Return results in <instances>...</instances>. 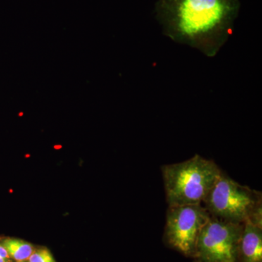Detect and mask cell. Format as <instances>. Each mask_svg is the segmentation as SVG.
<instances>
[{"label": "cell", "mask_w": 262, "mask_h": 262, "mask_svg": "<svg viewBox=\"0 0 262 262\" xmlns=\"http://www.w3.org/2000/svg\"><path fill=\"white\" fill-rule=\"evenodd\" d=\"M239 0H157L155 18L164 35L213 58L233 32Z\"/></svg>", "instance_id": "obj_1"}, {"label": "cell", "mask_w": 262, "mask_h": 262, "mask_svg": "<svg viewBox=\"0 0 262 262\" xmlns=\"http://www.w3.org/2000/svg\"><path fill=\"white\" fill-rule=\"evenodd\" d=\"M0 262H7V260L4 259V258H2L1 256H0Z\"/></svg>", "instance_id": "obj_10"}, {"label": "cell", "mask_w": 262, "mask_h": 262, "mask_svg": "<svg viewBox=\"0 0 262 262\" xmlns=\"http://www.w3.org/2000/svg\"><path fill=\"white\" fill-rule=\"evenodd\" d=\"M194 262H202V261H198V260L194 259Z\"/></svg>", "instance_id": "obj_11"}, {"label": "cell", "mask_w": 262, "mask_h": 262, "mask_svg": "<svg viewBox=\"0 0 262 262\" xmlns=\"http://www.w3.org/2000/svg\"><path fill=\"white\" fill-rule=\"evenodd\" d=\"M22 262H24V261H22Z\"/></svg>", "instance_id": "obj_12"}, {"label": "cell", "mask_w": 262, "mask_h": 262, "mask_svg": "<svg viewBox=\"0 0 262 262\" xmlns=\"http://www.w3.org/2000/svg\"><path fill=\"white\" fill-rule=\"evenodd\" d=\"M203 205L211 216L234 223L249 221L262 227L261 192L239 184L223 172Z\"/></svg>", "instance_id": "obj_3"}, {"label": "cell", "mask_w": 262, "mask_h": 262, "mask_svg": "<svg viewBox=\"0 0 262 262\" xmlns=\"http://www.w3.org/2000/svg\"><path fill=\"white\" fill-rule=\"evenodd\" d=\"M2 245L7 250L9 256L18 262L24 261L28 259L33 253L32 245L22 241V239H5L3 241Z\"/></svg>", "instance_id": "obj_7"}, {"label": "cell", "mask_w": 262, "mask_h": 262, "mask_svg": "<svg viewBox=\"0 0 262 262\" xmlns=\"http://www.w3.org/2000/svg\"><path fill=\"white\" fill-rule=\"evenodd\" d=\"M237 262H262V227L246 221L239 239Z\"/></svg>", "instance_id": "obj_6"}, {"label": "cell", "mask_w": 262, "mask_h": 262, "mask_svg": "<svg viewBox=\"0 0 262 262\" xmlns=\"http://www.w3.org/2000/svg\"><path fill=\"white\" fill-rule=\"evenodd\" d=\"M29 262H56L51 252L46 249H41L32 253Z\"/></svg>", "instance_id": "obj_8"}, {"label": "cell", "mask_w": 262, "mask_h": 262, "mask_svg": "<svg viewBox=\"0 0 262 262\" xmlns=\"http://www.w3.org/2000/svg\"><path fill=\"white\" fill-rule=\"evenodd\" d=\"M168 206L203 204L222 170L213 160L199 155L181 163L161 166Z\"/></svg>", "instance_id": "obj_2"}, {"label": "cell", "mask_w": 262, "mask_h": 262, "mask_svg": "<svg viewBox=\"0 0 262 262\" xmlns=\"http://www.w3.org/2000/svg\"><path fill=\"white\" fill-rule=\"evenodd\" d=\"M244 225L211 215L200 234L194 259L202 262H237Z\"/></svg>", "instance_id": "obj_5"}, {"label": "cell", "mask_w": 262, "mask_h": 262, "mask_svg": "<svg viewBox=\"0 0 262 262\" xmlns=\"http://www.w3.org/2000/svg\"><path fill=\"white\" fill-rule=\"evenodd\" d=\"M0 256L4 259L8 261V258H9V254H8V251L5 249L4 246L3 245L0 244Z\"/></svg>", "instance_id": "obj_9"}, {"label": "cell", "mask_w": 262, "mask_h": 262, "mask_svg": "<svg viewBox=\"0 0 262 262\" xmlns=\"http://www.w3.org/2000/svg\"><path fill=\"white\" fill-rule=\"evenodd\" d=\"M210 217L203 204L168 206L165 244L187 257L195 258L200 234Z\"/></svg>", "instance_id": "obj_4"}]
</instances>
